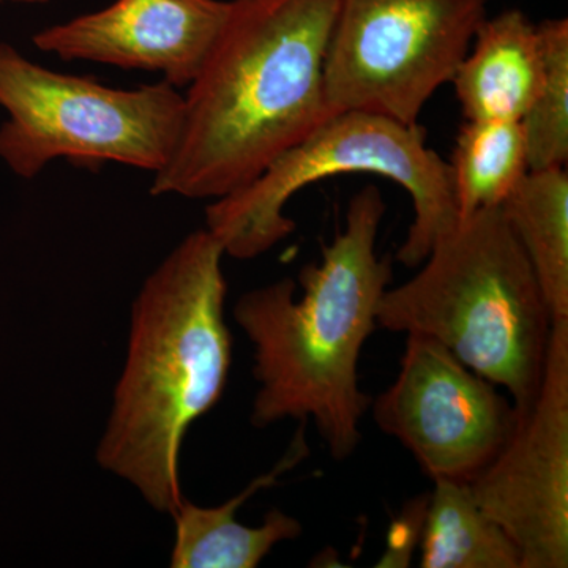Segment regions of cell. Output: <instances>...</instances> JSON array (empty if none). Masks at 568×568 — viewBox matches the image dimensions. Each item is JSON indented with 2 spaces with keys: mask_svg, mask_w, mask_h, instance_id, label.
I'll return each instance as SVG.
<instances>
[{
  "mask_svg": "<svg viewBox=\"0 0 568 568\" xmlns=\"http://www.w3.org/2000/svg\"><path fill=\"white\" fill-rule=\"evenodd\" d=\"M387 205L376 185L351 197L345 224L321 248L320 263L293 278L241 295L234 320L252 342V424L315 425L331 457L345 462L362 440V422L372 406L358 381L366 339L377 328V306L394 278L390 256L377 253Z\"/></svg>",
  "mask_w": 568,
  "mask_h": 568,
  "instance_id": "cell-2",
  "label": "cell"
},
{
  "mask_svg": "<svg viewBox=\"0 0 568 568\" xmlns=\"http://www.w3.org/2000/svg\"><path fill=\"white\" fill-rule=\"evenodd\" d=\"M336 10L338 0H231L151 193L220 200L331 118L324 65Z\"/></svg>",
  "mask_w": 568,
  "mask_h": 568,
  "instance_id": "cell-1",
  "label": "cell"
},
{
  "mask_svg": "<svg viewBox=\"0 0 568 568\" xmlns=\"http://www.w3.org/2000/svg\"><path fill=\"white\" fill-rule=\"evenodd\" d=\"M448 168L458 220L500 207L530 171L521 122L465 121Z\"/></svg>",
  "mask_w": 568,
  "mask_h": 568,
  "instance_id": "cell-15",
  "label": "cell"
},
{
  "mask_svg": "<svg viewBox=\"0 0 568 568\" xmlns=\"http://www.w3.org/2000/svg\"><path fill=\"white\" fill-rule=\"evenodd\" d=\"M305 428L306 424L301 422L290 450L271 473L254 478L244 491L222 506L201 507L183 497L173 515L175 540L171 567L256 568L276 545L301 537V521L280 508L268 510L257 528L242 525L235 515L250 497L272 487L280 476L294 469L308 455Z\"/></svg>",
  "mask_w": 568,
  "mask_h": 568,
  "instance_id": "cell-12",
  "label": "cell"
},
{
  "mask_svg": "<svg viewBox=\"0 0 568 568\" xmlns=\"http://www.w3.org/2000/svg\"><path fill=\"white\" fill-rule=\"evenodd\" d=\"M500 209L528 256L552 320L568 317L567 168L529 171Z\"/></svg>",
  "mask_w": 568,
  "mask_h": 568,
  "instance_id": "cell-13",
  "label": "cell"
},
{
  "mask_svg": "<svg viewBox=\"0 0 568 568\" xmlns=\"http://www.w3.org/2000/svg\"><path fill=\"white\" fill-rule=\"evenodd\" d=\"M224 256L211 231H194L145 278L97 448L103 469L171 517L185 497L179 480L183 439L222 398L233 364Z\"/></svg>",
  "mask_w": 568,
  "mask_h": 568,
  "instance_id": "cell-3",
  "label": "cell"
},
{
  "mask_svg": "<svg viewBox=\"0 0 568 568\" xmlns=\"http://www.w3.org/2000/svg\"><path fill=\"white\" fill-rule=\"evenodd\" d=\"M231 0H115L33 36L40 51L63 61L156 71L189 88L230 17Z\"/></svg>",
  "mask_w": 568,
  "mask_h": 568,
  "instance_id": "cell-10",
  "label": "cell"
},
{
  "mask_svg": "<svg viewBox=\"0 0 568 568\" xmlns=\"http://www.w3.org/2000/svg\"><path fill=\"white\" fill-rule=\"evenodd\" d=\"M0 2L29 3V6H37V3L48 2V0H0Z\"/></svg>",
  "mask_w": 568,
  "mask_h": 568,
  "instance_id": "cell-17",
  "label": "cell"
},
{
  "mask_svg": "<svg viewBox=\"0 0 568 568\" xmlns=\"http://www.w3.org/2000/svg\"><path fill=\"white\" fill-rule=\"evenodd\" d=\"M538 28L545 48L544 84L521 119L530 171L567 168L568 162V20H545Z\"/></svg>",
  "mask_w": 568,
  "mask_h": 568,
  "instance_id": "cell-16",
  "label": "cell"
},
{
  "mask_svg": "<svg viewBox=\"0 0 568 568\" xmlns=\"http://www.w3.org/2000/svg\"><path fill=\"white\" fill-rule=\"evenodd\" d=\"M433 484L426 497L420 567L521 568L517 545L478 506L469 481Z\"/></svg>",
  "mask_w": 568,
  "mask_h": 568,
  "instance_id": "cell-14",
  "label": "cell"
},
{
  "mask_svg": "<svg viewBox=\"0 0 568 568\" xmlns=\"http://www.w3.org/2000/svg\"><path fill=\"white\" fill-rule=\"evenodd\" d=\"M343 174H373L402 186L414 219L396 261L418 267L436 239L458 223L450 168L426 144L418 123L409 125L365 111L335 112L280 155L263 174L205 209L211 231L226 256L253 260L294 233L284 213L305 186Z\"/></svg>",
  "mask_w": 568,
  "mask_h": 568,
  "instance_id": "cell-5",
  "label": "cell"
},
{
  "mask_svg": "<svg viewBox=\"0 0 568 568\" xmlns=\"http://www.w3.org/2000/svg\"><path fill=\"white\" fill-rule=\"evenodd\" d=\"M489 0H338L324 85L334 112L417 123L452 82Z\"/></svg>",
  "mask_w": 568,
  "mask_h": 568,
  "instance_id": "cell-7",
  "label": "cell"
},
{
  "mask_svg": "<svg viewBox=\"0 0 568 568\" xmlns=\"http://www.w3.org/2000/svg\"><path fill=\"white\" fill-rule=\"evenodd\" d=\"M544 78L540 28L514 9L478 26L452 82L465 121L521 122Z\"/></svg>",
  "mask_w": 568,
  "mask_h": 568,
  "instance_id": "cell-11",
  "label": "cell"
},
{
  "mask_svg": "<svg viewBox=\"0 0 568 568\" xmlns=\"http://www.w3.org/2000/svg\"><path fill=\"white\" fill-rule=\"evenodd\" d=\"M413 278L388 287L377 327L436 339L504 388L518 413L536 402L552 316L503 209H484L440 234Z\"/></svg>",
  "mask_w": 568,
  "mask_h": 568,
  "instance_id": "cell-4",
  "label": "cell"
},
{
  "mask_svg": "<svg viewBox=\"0 0 568 568\" xmlns=\"http://www.w3.org/2000/svg\"><path fill=\"white\" fill-rule=\"evenodd\" d=\"M0 160L22 179L52 160L114 162L159 173L181 136L183 95L170 82L112 89L59 73L0 43Z\"/></svg>",
  "mask_w": 568,
  "mask_h": 568,
  "instance_id": "cell-6",
  "label": "cell"
},
{
  "mask_svg": "<svg viewBox=\"0 0 568 568\" xmlns=\"http://www.w3.org/2000/svg\"><path fill=\"white\" fill-rule=\"evenodd\" d=\"M377 428L435 480L470 481L497 457L519 413L499 387L429 336H406L392 386L372 399Z\"/></svg>",
  "mask_w": 568,
  "mask_h": 568,
  "instance_id": "cell-8",
  "label": "cell"
},
{
  "mask_svg": "<svg viewBox=\"0 0 568 568\" xmlns=\"http://www.w3.org/2000/svg\"><path fill=\"white\" fill-rule=\"evenodd\" d=\"M469 487L517 545L521 568L568 567V317L552 320L536 402Z\"/></svg>",
  "mask_w": 568,
  "mask_h": 568,
  "instance_id": "cell-9",
  "label": "cell"
}]
</instances>
